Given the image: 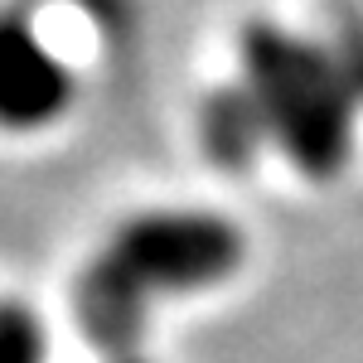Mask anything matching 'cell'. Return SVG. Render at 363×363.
<instances>
[{
    "label": "cell",
    "mask_w": 363,
    "mask_h": 363,
    "mask_svg": "<svg viewBox=\"0 0 363 363\" xmlns=\"http://www.w3.org/2000/svg\"><path fill=\"white\" fill-rule=\"evenodd\" d=\"M73 68L25 10H0V126L44 131L73 107Z\"/></svg>",
    "instance_id": "cell-3"
},
{
    "label": "cell",
    "mask_w": 363,
    "mask_h": 363,
    "mask_svg": "<svg viewBox=\"0 0 363 363\" xmlns=\"http://www.w3.org/2000/svg\"><path fill=\"white\" fill-rule=\"evenodd\" d=\"M242 83L267 116L272 145L310 179H335L354 155L363 87L339 63L330 39H306L272 20L238 34Z\"/></svg>",
    "instance_id": "cell-1"
},
{
    "label": "cell",
    "mask_w": 363,
    "mask_h": 363,
    "mask_svg": "<svg viewBox=\"0 0 363 363\" xmlns=\"http://www.w3.org/2000/svg\"><path fill=\"white\" fill-rule=\"evenodd\" d=\"M199 140L208 150V160L223 169H252L267 145H272V131H267V116L257 107V97L247 92V83L213 87L199 107Z\"/></svg>",
    "instance_id": "cell-5"
},
{
    "label": "cell",
    "mask_w": 363,
    "mask_h": 363,
    "mask_svg": "<svg viewBox=\"0 0 363 363\" xmlns=\"http://www.w3.org/2000/svg\"><path fill=\"white\" fill-rule=\"evenodd\" d=\"M107 363H150V359H140V354H121V359H107Z\"/></svg>",
    "instance_id": "cell-7"
},
{
    "label": "cell",
    "mask_w": 363,
    "mask_h": 363,
    "mask_svg": "<svg viewBox=\"0 0 363 363\" xmlns=\"http://www.w3.org/2000/svg\"><path fill=\"white\" fill-rule=\"evenodd\" d=\"M150 301L155 296L112 252H97L73 281V320H78L87 344L107 359L140 354V339H145V325H150Z\"/></svg>",
    "instance_id": "cell-4"
},
{
    "label": "cell",
    "mask_w": 363,
    "mask_h": 363,
    "mask_svg": "<svg viewBox=\"0 0 363 363\" xmlns=\"http://www.w3.org/2000/svg\"><path fill=\"white\" fill-rule=\"evenodd\" d=\"M0 363H49V330L25 301H0Z\"/></svg>",
    "instance_id": "cell-6"
},
{
    "label": "cell",
    "mask_w": 363,
    "mask_h": 363,
    "mask_svg": "<svg viewBox=\"0 0 363 363\" xmlns=\"http://www.w3.org/2000/svg\"><path fill=\"white\" fill-rule=\"evenodd\" d=\"M102 252H112L150 296H194L242 272L247 238L208 208H150L116 223Z\"/></svg>",
    "instance_id": "cell-2"
}]
</instances>
